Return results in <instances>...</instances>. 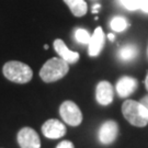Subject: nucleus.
<instances>
[{
    "label": "nucleus",
    "instance_id": "nucleus-1",
    "mask_svg": "<svg viewBox=\"0 0 148 148\" xmlns=\"http://www.w3.org/2000/svg\"><path fill=\"white\" fill-rule=\"evenodd\" d=\"M122 113L134 126L144 127L148 124V112L139 101H124L122 106Z\"/></svg>",
    "mask_w": 148,
    "mask_h": 148
},
{
    "label": "nucleus",
    "instance_id": "nucleus-2",
    "mask_svg": "<svg viewBox=\"0 0 148 148\" xmlns=\"http://www.w3.org/2000/svg\"><path fill=\"white\" fill-rule=\"evenodd\" d=\"M69 70L68 63L60 57L48 59L40 70V77L44 82H54L64 78Z\"/></svg>",
    "mask_w": 148,
    "mask_h": 148
},
{
    "label": "nucleus",
    "instance_id": "nucleus-3",
    "mask_svg": "<svg viewBox=\"0 0 148 148\" xmlns=\"http://www.w3.org/2000/svg\"><path fill=\"white\" fill-rule=\"evenodd\" d=\"M2 73L7 79L16 84H27L33 77V71L27 64L11 60L3 65Z\"/></svg>",
    "mask_w": 148,
    "mask_h": 148
},
{
    "label": "nucleus",
    "instance_id": "nucleus-4",
    "mask_svg": "<svg viewBox=\"0 0 148 148\" xmlns=\"http://www.w3.org/2000/svg\"><path fill=\"white\" fill-rule=\"evenodd\" d=\"M59 114L63 121L71 126H78L82 122V113L73 101H64L59 106Z\"/></svg>",
    "mask_w": 148,
    "mask_h": 148
},
{
    "label": "nucleus",
    "instance_id": "nucleus-5",
    "mask_svg": "<svg viewBox=\"0 0 148 148\" xmlns=\"http://www.w3.org/2000/svg\"><path fill=\"white\" fill-rule=\"evenodd\" d=\"M16 139L21 148H41L40 136L31 127H23L20 130Z\"/></svg>",
    "mask_w": 148,
    "mask_h": 148
},
{
    "label": "nucleus",
    "instance_id": "nucleus-6",
    "mask_svg": "<svg viewBox=\"0 0 148 148\" xmlns=\"http://www.w3.org/2000/svg\"><path fill=\"white\" fill-rule=\"evenodd\" d=\"M119 125L115 121H106L99 130V140L103 145H110L117 137Z\"/></svg>",
    "mask_w": 148,
    "mask_h": 148
},
{
    "label": "nucleus",
    "instance_id": "nucleus-7",
    "mask_svg": "<svg viewBox=\"0 0 148 148\" xmlns=\"http://www.w3.org/2000/svg\"><path fill=\"white\" fill-rule=\"evenodd\" d=\"M42 133L45 137L51 139H57L66 134V126L58 120H48L42 126Z\"/></svg>",
    "mask_w": 148,
    "mask_h": 148
},
{
    "label": "nucleus",
    "instance_id": "nucleus-8",
    "mask_svg": "<svg viewBox=\"0 0 148 148\" xmlns=\"http://www.w3.org/2000/svg\"><path fill=\"white\" fill-rule=\"evenodd\" d=\"M95 98L101 106H109L113 101V87L109 81H101L95 89Z\"/></svg>",
    "mask_w": 148,
    "mask_h": 148
},
{
    "label": "nucleus",
    "instance_id": "nucleus-9",
    "mask_svg": "<svg viewBox=\"0 0 148 148\" xmlns=\"http://www.w3.org/2000/svg\"><path fill=\"white\" fill-rule=\"evenodd\" d=\"M138 86L137 79L130 77V76H123L116 82V91L117 95L121 98H127L136 90Z\"/></svg>",
    "mask_w": 148,
    "mask_h": 148
},
{
    "label": "nucleus",
    "instance_id": "nucleus-10",
    "mask_svg": "<svg viewBox=\"0 0 148 148\" xmlns=\"http://www.w3.org/2000/svg\"><path fill=\"white\" fill-rule=\"evenodd\" d=\"M54 49L59 55V57L64 59L66 63L75 64L77 63L78 59H79V54L77 53V52L70 51L66 46V44L63 42V40H60V38H56L54 41Z\"/></svg>",
    "mask_w": 148,
    "mask_h": 148
},
{
    "label": "nucleus",
    "instance_id": "nucleus-11",
    "mask_svg": "<svg viewBox=\"0 0 148 148\" xmlns=\"http://www.w3.org/2000/svg\"><path fill=\"white\" fill-rule=\"evenodd\" d=\"M89 55L91 57H95L101 53L102 48L104 46V32L101 27H98L95 30L89 42Z\"/></svg>",
    "mask_w": 148,
    "mask_h": 148
},
{
    "label": "nucleus",
    "instance_id": "nucleus-12",
    "mask_svg": "<svg viewBox=\"0 0 148 148\" xmlns=\"http://www.w3.org/2000/svg\"><path fill=\"white\" fill-rule=\"evenodd\" d=\"M75 16H84L87 13V3L85 0H64Z\"/></svg>",
    "mask_w": 148,
    "mask_h": 148
},
{
    "label": "nucleus",
    "instance_id": "nucleus-13",
    "mask_svg": "<svg viewBox=\"0 0 148 148\" xmlns=\"http://www.w3.org/2000/svg\"><path fill=\"white\" fill-rule=\"evenodd\" d=\"M119 58L123 60V62H131L133 59H135L138 55V48L135 45L128 44L125 45L119 51Z\"/></svg>",
    "mask_w": 148,
    "mask_h": 148
},
{
    "label": "nucleus",
    "instance_id": "nucleus-14",
    "mask_svg": "<svg viewBox=\"0 0 148 148\" xmlns=\"http://www.w3.org/2000/svg\"><path fill=\"white\" fill-rule=\"evenodd\" d=\"M110 27L113 31L115 32H123L125 29L130 27L128 22L125 18L123 16H114L111 20V23H110Z\"/></svg>",
    "mask_w": 148,
    "mask_h": 148
},
{
    "label": "nucleus",
    "instance_id": "nucleus-15",
    "mask_svg": "<svg viewBox=\"0 0 148 148\" xmlns=\"http://www.w3.org/2000/svg\"><path fill=\"white\" fill-rule=\"evenodd\" d=\"M75 37H76V41L80 44H89L91 35L85 29H77L75 32Z\"/></svg>",
    "mask_w": 148,
    "mask_h": 148
},
{
    "label": "nucleus",
    "instance_id": "nucleus-16",
    "mask_svg": "<svg viewBox=\"0 0 148 148\" xmlns=\"http://www.w3.org/2000/svg\"><path fill=\"white\" fill-rule=\"evenodd\" d=\"M144 0H120L121 5L127 9V10H138L140 8V5L143 3Z\"/></svg>",
    "mask_w": 148,
    "mask_h": 148
},
{
    "label": "nucleus",
    "instance_id": "nucleus-17",
    "mask_svg": "<svg viewBox=\"0 0 148 148\" xmlns=\"http://www.w3.org/2000/svg\"><path fill=\"white\" fill-rule=\"evenodd\" d=\"M56 148H75L74 144L71 143L70 140H63L56 146Z\"/></svg>",
    "mask_w": 148,
    "mask_h": 148
},
{
    "label": "nucleus",
    "instance_id": "nucleus-18",
    "mask_svg": "<svg viewBox=\"0 0 148 148\" xmlns=\"http://www.w3.org/2000/svg\"><path fill=\"white\" fill-rule=\"evenodd\" d=\"M139 9H140L142 11H144L145 13H148V0H144Z\"/></svg>",
    "mask_w": 148,
    "mask_h": 148
},
{
    "label": "nucleus",
    "instance_id": "nucleus-19",
    "mask_svg": "<svg viewBox=\"0 0 148 148\" xmlns=\"http://www.w3.org/2000/svg\"><path fill=\"white\" fill-rule=\"evenodd\" d=\"M142 104H143L145 108H146V110H147V112H148V95H145L142 100L139 101Z\"/></svg>",
    "mask_w": 148,
    "mask_h": 148
},
{
    "label": "nucleus",
    "instance_id": "nucleus-20",
    "mask_svg": "<svg viewBox=\"0 0 148 148\" xmlns=\"http://www.w3.org/2000/svg\"><path fill=\"white\" fill-rule=\"evenodd\" d=\"M101 8V5H99V3H95L93 7H92V12L93 13H98V10Z\"/></svg>",
    "mask_w": 148,
    "mask_h": 148
},
{
    "label": "nucleus",
    "instance_id": "nucleus-21",
    "mask_svg": "<svg viewBox=\"0 0 148 148\" xmlns=\"http://www.w3.org/2000/svg\"><path fill=\"white\" fill-rule=\"evenodd\" d=\"M114 34L113 33H109V35H108V38L110 40V41H114Z\"/></svg>",
    "mask_w": 148,
    "mask_h": 148
},
{
    "label": "nucleus",
    "instance_id": "nucleus-22",
    "mask_svg": "<svg viewBox=\"0 0 148 148\" xmlns=\"http://www.w3.org/2000/svg\"><path fill=\"white\" fill-rule=\"evenodd\" d=\"M145 86H146V89L148 90V73L147 76H146V79H145Z\"/></svg>",
    "mask_w": 148,
    "mask_h": 148
},
{
    "label": "nucleus",
    "instance_id": "nucleus-23",
    "mask_svg": "<svg viewBox=\"0 0 148 148\" xmlns=\"http://www.w3.org/2000/svg\"><path fill=\"white\" fill-rule=\"evenodd\" d=\"M147 56H148V48H147Z\"/></svg>",
    "mask_w": 148,
    "mask_h": 148
}]
</instances>
